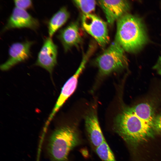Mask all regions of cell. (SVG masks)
I'll use <instances>...</instances> for the list:
<instances>
[{"label":"cell","mask_w":161,"mask_h":161,"mask_svg":"<svg viewBox=\"0 0 161 161\" xmlns=\"http://www.w3.org/2000/svg\"><path fill=\"white\" fill-rule=\"evenodd\" d=\"M114 131L126 142L136 145L147 140L155 134L154 126L124 108L115 117Z\"/></svg>","instance_id":"obj_1"},{"label":"cell","mask_w":161,"mask_h":161,"mask_svg":"<svg viewBox=\"0 0 161 161\" xmlns=\"http://www.w3.org/2000/svg\"><path fill=\"white\" fill-rule=\"evenodd\" d=\"M125 51L135 53L147 43L148 38L142 19L127 13L119 19L115 40Z\"/></svg>","instance_id":"obj_2"},{"label":"cell","mask_w":161,"mask_h":161,"mask_svg":"<svg viewBox=\"0 0 161 161\" xmlns=\"http://www.w3.org/2000/svg\"><path fill=\"white\" fill-rule=\"evenodd\" d=\"M82 142L80 131L76 124L58 126L50 134L47 150L52 161H66L71 151Z\"/></svg>","instance_id":"obj_3"},{"label":"cell","mask_w":161,"mask_h":161,"mask_svg":"<svg viewBox=\"0 0 161 161\" xmlns=\"http://www.w3.org/2000/svg\"><path fill=\"white\" fill-rule=\"evenodd\" d=\"M123 49L115 41L95 59L100 75H108L126 68L128 61Z\"/></svg>","instance_id":"obj_4"},{"label":"cell","mask_w":161,"mask_h":161,"mask_svg":"<svg viewBox=\"0 0 161 161\" xmlns=\"http://www.w3.org/2000/svg\"><path fill=\"white\" fill-rule=\"evenodd\" d=\"M81 21L84 29L95 39L100 46L104 47L109 44V37L105 22L92 14H83Z\"/></svg>","instance_id":"obj_5"},{"label":"cell","mask_w":161,"mask_h":161,"mask_svg":"<svg viewBox=\"0 0 161 161\" xmlns=\"http://www.w3.org/2000/svg\"><path fill=\"white\" fill-rule=\"evenodd\" d=\"M89 52H88V54L84 57L76 72L63 86L55 106L47 122V124H49L56 113L75 91L78 84V79L84 69L89 57Z\"/></svg>","instance_id":"obj_6"},{"label":"cell","mask_w":161,"mask_h":161,"mask_svg":"<svg viewBox=\"0 0 161 161\" xmlns=\"http://www.w3.org/2000/svg\"><path fill=\"white\" fill-rule=\"evenodd\" d=\"M34 43L26 40L12 44L9 49L8 58L1 65V69L3 71L8 70L17 64L28 59L31 56L30 49Z\"/></svg>","instance_id":"obj_7"},{"label":"cell","mask_w":161,"mask_h":161,"mask_svg":"<svg viewBox=\"0 0 161 161\" xmlns=\"http://www.w3.org/2000/svg\"><path fill=\"white\" fill-rule=\"evenodd\" d=\"M49 37L44 39L35 65L46 70L51 76L57 64L58 47Z\"/></svg>","instance_id":"obj_8"},{"label":"cell","mask_w":161,"mask_h":161,"mask_svg":"<svg viewBox=\"0 0 161 161\" xmlns=\"http://www.w3.org/2000/svg\"><path fill=\"white\" fill-rule=\"evenodd\" d=\"M39 26V23L37 19L33 17L26 10L15 7L2 32H4L11 29L23 28H28L35 30Z\"/></svg>","instance_id":"obj_9"},{"label":"cell","mask_w":161,"mask_h":161,"mask_svg":"<svg viewBox=\"0 0 161 161\" xmlns=\"http://www.w3.org/2000/svg\"><path fill=\"white\" fill-rule=\"evenodd\" d=\"M97 2L110 25L127 14L130 8L129 3L126 0H99Z\"/></svg>","instance_id":"obj_10"},{"label":"cell","mask_w":161,"mask_h":161,"mask_svg":"<svg viewBox=\"0 0 161 161\" xmlns=\"http://www.w3.org/2000/svg\"><path fill=\"white\" fill-rule=\"evenodd\" d=\"M86 132L89 141L95 150L106 141L95 111L89 112L84 117Z\"/></svg>","instance_id":"obj_11"},{"label":"cell","mask_w":161,"mask_h":161,"mask_svg":"<svg viewBox=\"0 0 161 161\" xmlns=\"http://www.w3.org/2000/svg\"><path fill=\"white\" fill-rule=\"evenodd\" d=\"M57 37L61 42L65 52L73 47L78 46L82 42V38L78 22H72L61 30Z\"/></svg>","instance_id":"obj_12"},{"label":"cell","mask_w":161,"mask_h":161,"mask_svg":"<svg viewBox=\"0 0 161 161\" xmlns=\"http://www.w3.org/2000/svg\"><path fill=\"white\" fill-rule=\"evenodd\" d=\"M69 17V13L65 7H61L55 13L48 22L49 37L51 38L56 31L66 23Z\"/></svg>","instance_id":"obj_13"},{"label":"cell","mask_w":161,"mask_h":161,"mask_svg":"<svg viewBox=\"0 0 161 161\" xmlns=\"http://www.w3.org/2000/svg\"><path fill=\"white\" fill-rule=\"evenodd\" d=\"M129 108L139 117L154 126L155 116L153 108L150 104L142 103Z\"/></svg>","instance_id":"obj_14"},{"label":"cell","mask_w":161,"mask_h":161,"mask_svg":"<svg viewBox=\"0 0 161 161\" xmlns=\"http://www.w3.org/2000/svg\"><path fill=\"white\" fill-rule=\"evenodd\" d=\"M95 150L102 161H116L112 151L106 141Z\"/></svg>","instance_id":"obj_15"},{"label":"cell","mask_w":161,"mask_h":161,"mask_svg":"<svg viewBox=\"0 0 161 161\" xmlns=\"http://www.w3.org/2000/svg\"><path fill=\"white\" fill-rule=\"evenodd\" d=\"M73 1L83 13V14H91L95 10L96 3L95 0H78Z\"/></svg>","instance_id":"obj_16"},{"label":"cell","mask_w":161,"mask_h":161,"mask_svg":"<svg viewBox=\"0 0 161 161\" xmlns=\"http://www.w3.org/2000/svg\"><path fill=\"white\" fill-rule=\"evenodd\" d=\"M14 2L15 7L24 10L30 8L32 4L30 0H16Z\"/></svg>","instance_id":"obj_17"},{"label":"cell","mask_w":161,"mask_h":161,"mask_svg":"<svg viewBox=\"0 0 161 161\" xmlns=\"http://www.w3.org/2000/svg\"><path fill=\"white\" fill-rule=\"evenodd\" d=\"M154 128L155 134H161V112L155 116Z\"/></svg>","instance_id":"obj_18"},{"label":"cell","mask_w":161,"mask_h":161,"mask_svg":"<svg viewBox=\"0 0 161 161\" xmlns=\"http://www.w3.org/2000/svg\"><path fill=\"white\" fill-rule=\"evenodd\" d=\"M153 69L161 75V56L159 58L157 62L153 67Z\"/></svg>","instance_id":"obj_19"}]
</instances>
